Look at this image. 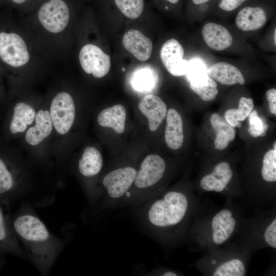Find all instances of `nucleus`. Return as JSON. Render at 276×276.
<instances>
[{
  "label": "nucleus",
  "instance_id": "nucleus-1",
  "mask_svg": "<svg viewBox=\"0 0 276 276\" xmlns=\"http://www.w3.org/2000/svg\"><path fill=\"white\" fill-rule=\"evenodd\" d=\"M193 195L180 190H171L136 208L139 219L157 240L174 243L185 235L192 215Z\"/></svg>",
  "mask_w": 276,
  "mask_h": 276
},
{
  "label": "nucleus",
  "instance_id": "nucleus-2",
  "mask_svg": "<svg viewBox=\"0 0 276 276\" xmlns=\"http://www.w3.org/2000/svg\"><path fill=\"white\" fill-rule=\"evenodd\" d=\"M11 222L27 255L42 273H47L61 249L60 240L31 213H19L11 218Z\"/></svg>",
  "mask_w": 276,
  "mask_h": 276
},
{
  "label": "nucleus",
  "instance_id": "nucleus-3",
  "mask_svg": "<svg viewBox=\"0 0 276 276\" xmlns=\"http://www.w3.org/2000/svg\"><path fill=\"white\" fill-rule=\"evenodd\" d=\"M166 170L165 160L157 154H150L141 163L135 180L120 206L136 208L160 192L157 185Z\"/></svg>",
  "mask_w": 276,
  "mask_h": 276
},
{
  "label": "nucleus",
  "instance_id": "nucleus-4",
  "mask_svg": "<svg viewBox=\"0 0 276 276\" xmlns=\"http://www.w3.org/2000/svg\"><path fill=\"white\" fill-rule=\"evenodd\" d=\"M137 170L134 167H120L109 171L103 178L102 197L104 206L120 205L132 186Z\"/></svg>",
  "mask_w": 276,
  "mask_h": 276
},
{
  "label": "nucleus",
  "instance_id": "nucleus-5",
  "mask_svg": "<svg viewBox=\"0 0 276 276\" xmlns=\"http://www.w3.org/2000/svg\"><path fill=\"white\" fill-rule=\"evenodd\" d=\"M238 218L233 209L224 208L211 218L207 235L213 245L223 244L233 235L237 227Z\"/></svg>",
  "mask_w": 276,
  "mask_h": 276
},
{
  "label": "nucleus",
  "instance_id": "nucleus-6",
  "mask_svg": "<svg viewBox=\"0 0 276 276\" xmlns=\"http://www.w3.org/2000/svg\"><path fill=\"white\" fill-rule=\"evenodd\" d=\"M50 112L56 131L62 135L67 133L75 117V104L72 96L64 91L58 93L52 100Z\"/></svg>",
  "mask_w": 276,
  "mask_h": 276
},
{
  "label": "nucleus",
  "instance_id": "nucleus-7",
  "mask_svg": "<svg viewBox=\"0 0 276 276\" xmlns=\"http://www.w3.org/2000/svg\"><path fill=\"white\" fill-rule=\"evenodd\" d=\"M192 90L204 101L214 100L218 93L217 84L207 73L205 65L201 62H188L186 74Z\"/></svg>",
  "mask_w": 276,
  "mask_h": 276
},
{
  "label": "nucleus",
  "instance_id": "nucleus-8",
  "mask_svg": "<svg viewBox=\"0 0 276 276\" xmlns=\"http://www.w3.org/2000/svg\"><path fill=\"white\" fill-rule=\"evenodd\" d=\"M38 18L47 31L58 33L63 31L68 23V8L62 0H50L39 9Z\"/></svg>",
  "mask_w": 276,
  "mask_h": 276
},
{
  "label": "nucleus",
  "instance_id": "nucleus-9",
  "mask_svg": "<svg viewBox=\"0 0 276 276\" xmlns=\"http://www.w3.org/2000/svg\"><path fill=\"white\" fill-rule=\"evenodd\" d=\"M0 57L6 63L16 67L26 64L30 55L20 36L14 33L1 32Z\"/></svg>",
  "mask_w": 276,
  "mask_h": 276
},
{
  "label": "nucleus",
  "instance_id": "nucleus-10",
  "mask_svg": "<svg viewBox=\"0 0 276 276\" xmlns=\"http://www.w3.org/2000/svg\"><path fill=\"white\" fill-rule=\"evenodd\" d=\"M6 254L26 255L12 225L9 202L0 199V258Z\"/></svg>",
  "mask_w": 276,
  "mask_h": 276
},
{
  "label": "nucleus",
  "instance_id": "nucleus-11",
  "mask_svg": "<svg viewBox=\"0 0 276 276\" xmlns=\"http://www.w3.org/2000/svg\"><path fill=\"white\" fill-rule=\"evenodd\" d=\"M79 61L84 71L97 78L106 76L111 66L110 56L93 44H87L82 48Z\"/></svg>",
  "mask_w": 276,
  "mask_h": 276
},
{
  "label": "nucleus",
  "instance_id": "nucleus-12",
  "mask_svg": "<svg viewBox=\"0 0 276 276\" xmlns=\"http://www.w3.org/2000/svg\"><path fill=\"white\" fill-rule=\"evenodd\" d=\"M184 49L177 40L171 38L163 45L160 57L162 62L170 74L179 77L186 75L188 62L183 59Z\"/></svg>",
  "mask_w": 276,
  "mask_h": 276
},
{
  "label": "nucleus",
  "instance_id": "nucleus-13",
  "mask_svg": "<svg viewBox=\"0 0 276 276\" xmlns=\"http://www.w3.org/2000/svg\"><path fill=\"white\" fill-rule=\"evenodd\" d=\"M233 176V172L229 164L226 162L218 164L213 171L200 180V186L206 192L221 193L227 188Z\"/></svg>",
  "mask_w": 276,
  "mask_h": 276
},
{
  "label": "nucleus",
  "instance_id": "nucleus-14",
  "mask_svg": "<svg viewBox=\"0 0 276 276\" xmlns=\"http://www.w3.org/2000/svg\"><path fill=\"white\" fill-rule=\"evenodd\" d=\"M139 109L148 120L150 131H154L164 120L167 112V106L158 96L148 94L139 103Z\"/></svg>",
  "mask_w": 276,
  "mask_h": 276
},
{
  "label": "nucleus",
  "instance_id": "nucleus-15",
  "mask_svg": "<svg viewBox=\"0 0 276 276\" xmlns=\"http://www.w3.org/2000/svg\"><path fill=\"white\" fill-rule=\"evenodd\" d=\"M124 48L141 61L148 60L151 55L153 45L150 38L140 31L131 29L122 38Z\"/></svg>",
  "mask_w": 276,
  "mask_h": 276
},
{
  "label": "nucleus",
  "instance_id": "nucleus-16",
  "mask_svg": "<svg viewBox=\"0 0 276 276\" xmlns=\"http://www.w3.org/2000/svg\"><path fill=\"white\" fill-rule=\"evenodd\" d=\"M202 35L207 45L217 51L229 48L233 42L232 36L228 30L214 22L205 24L202 29Z\"/></svg>",
  "mask_w": 276,
  "mask_h": 276
},
{
  "label": "nucleus",
  "instance_id": "nucleus-17",
  "mask_svg": "<svg viewBox=\"0 0 276 276\" xmlns=\"http://www.w3.org/2000/svg\"><path fill=\"white\" fill-rule=\"evenodd\" d=\"M207 73L214 80L223 85H243L245 82L243 74L237 67L225 62L212 64L207 69Z\"/></svg>",
  "mask_w": 276,
  "mask_h": 276
},
{
  "label": "nucleus",
  "instance_id": "nucleus-18",
  "mask_svg": "<svg viewBox=\"0 0 276 276\" xmlns=\"http://www.w3.org/2000/svg\"><path fill=\"white\" fill-rule=\"evenodd\" d=\"M267 17L265 10L260 7H246L242 9L236 17L237 27L243 31H252L262 28Z\"/></svg>",
  "mask_w": 276,
  "mask_h": 276
},
{
  "label": "nucleus",
  "instance_id": "nucleus-19",
  "mask_svg": "<svg viewBox=\"0 0 276 276\" xmlns=\"http://www.w3.org/2000/svg\"><path fill=\"white\" fill-rule=\"evenodd\" d=\"M165 139L171 149L180 148L183 142V121L180 114L174 109L170 108L167 112Z\"/></svg>",
  "mask_w": 276,
  "mask_h": 276
},
{
  "label": "nucleus",
  "instance_id": "nucleus-20",
  "mask_svg": "<svg viewBox=\"0 0 276 276\" xmlns=\"http://www.w3.org/2000/svg\"><path fill=\"white\" fill-rule=\"evenodd\" d=\"M52 129L50 111L40 110L36 114L35 126L30 127L26 133V141L30 145H37L50 135Z\"/></svg>",
  "mask_w": 276,
  "mask_h": 276
},
{
  "label": "nucleus",
  "instance_id": "nucleus-21",
  "mask_svg": "<svg viewBox=\"0 0 276 276\" xmlns=\"http://www.w3.org/2000/svg\"><path fill=\"white\" fill-rule=\"evenodd\" d=\"M36 116L34 109L24 102H18L13 107L9 124L10 133H23L33 123Z\"/></svg>",
  "mask_w": 276,
  "mask_h": 276
},
{
  "label": "nucleus",
  "instance_id": "nucleus-22",
  "mask_svg": "<svg viewBox=\"0 0 276 276\" xmlns=\"http://www.w3.org/2000/svg\"><path fill=\"white\" fill-rule=\"evenodd\" d=\"M126 117V111L124 106L117 104L101 111L97 121L101 126L111 128L117 133L122 134L125 130Z\"/></svg>",
  "mask_w": 276,
  "mask_h": 276
},
{
  "label": "nucleus",
  "instance_id": "nucleus-23",
  "mask_svg": "<svg viewBox=\"0 0 276 276\" xmlns=\"http://www.w3.org/2000/svg\"><path fill=\"white\" fill-rule=\"evenodd\" d=\"M11 167L0 154V199L9 202L17 196L16 178Z\"/></svg>",
  "mask_w": 276,
  "mask_h": 276
},
{
  "label": "nucleus",
  "instance_id": "nucleus-24",
  "mask_svg": "<svg viewBox=\"0 0 276 276\" xmlns=\"http://www.w3.org/2000/svg\"><path fill=\"white\" fill-rule=\"evenodd\" d=\"M102 166L103 158L100 152L94 147H87L79 160L80 174L86 178L93 177L101 172Z\"/></svg>",
  "mask_w": 276,
  "mask_h": 276
},
{
  "label": "nucleus",
  "instance_id": "nucleus-25",
  "mask_svg": "<svg viewBox=\"0 0 276 276\" xmlns=\"http://www.w3.org/2000/svg\"><path fill=\"white\" fill-rule=\"evenodd\" d=\"M210 122L216 133L215 147L216 149L223 150L227 147L231 141L235 139V128L218 113H213L211 116Z\"/></svg>",
  "mask_w": 276,
  "mask_h": 276
},
{
  "label": "nucleus",
  "instance_id": "nucleus-26",
  "mask_svg": "<svg viewBox=\"0 0 276 276\" xmlns=\"http://www.w3.org/2000/svg\"><path fill=\"white\" fill-rule=\"evenodd\" d=\"M213 266L211 272L213 276H244L246 274L245 263L241 258H229Z\"/></svg>",
  "mask_w": 276,
  "mask_h": 276
},
{
  "label": "nucleus",
  "instance_id": "nucleus-27",
  "mask_svg": "<svg viewBox=\"0 0 276 276\" xmlns=\"http://www.w3.org/2000/svg\"><path fill=\"white\" fill-rule=\"evenodd\" d=\"M254 108V101L251 98L241 97L238 109H229L224 114V119L233 127H240V122L244 121Z\"/></svg>",
  "mask_w": 276,
  "mask_h": 276
},
{
  "label": "nucleus",
  "instance_id": "nucleus-28",
  "mask_svg": "<svg viewBox=\"0 0 276 276\" xmlns=\"http://www.w3.org/2000/svg\"><path fill=\"white\" fill-rule=\"evenodd\" d=\"M157 76L155 72L149 67H143L135 71L131 78L133 88L139 91L151 90L157 82Z\"/></svg>",
  "mask_w": 276,
  "mask_h": 276
},
{
  "label": "nucleus",
  "instance_id": "nucleus-29",
  "mask_svg": "<svg viewBox=\"0 0 276 276\" xmlns=\"http://www.w3.org/2000/svg\"><path fill=\"white\" fill-rule=\"evenodd\" d=\"M119 11L126 17L137 18L144 8V0H113Z\"/></svg>",
  "mask_w": 276,
  "mask_h": 276
},
{
  "label": "nucleus",
  "instance_id": "nucleus-30",
  "mask_svg": "<svg viewBox=\"0 0 276 276\" xmlns=\"http://www.w3.org/2000/svg\"><path fill=\"white\" fill-rule=\"evenodd\" d=\"M262 179L267 182L276 181V149L268 151L264 155L261 171Z\"/></svg>",
  "mask_w": 276,
  "mask_h": 276
},
{
  "label": "nucleus",
  "instance_id": "nucleus-31",
  "mask_svg": "<svg viewBox=\"0 0 276 276\" xmlns=\"http://www.w3.org/2000/svg\"><path fill=\"white\" fill-rule=\"evenodd\" d=\"M248 117L249 134L254 137L265 135L268 125L258 116L257 111L252 110Z\"/></svg>",
  "mask_w": 276,
  "mask_h": 276
},
{
  "label": "nucleus",
  "instance_id": "nucleus-32",
  "mask_svg": "<svg viewBox=\"0 0 276 276\" xmlns=\"http://www.w3.org/2000/svg\"><path fill=\"white\" fill-rule=\"evenodd\" d=\"M262 237L265 244L273 249L276 248V218L273 217L266 225Z\"/></svg>",
  "mask_w": 276,
  "mask_h": 276
},
{
  "label": "nucleus",
  "instance_id": "nucleus-33",
  "mask_svg": "<svg viewBox=\"0 0 276 276\" xmlns=\"http://www.w3.org/2000/svg\"><path fill=\"white\" fill-rule=\"evenodd\" d=\"M246 0H220L218 6L225 11H232L241 6Z\"/></svg>",
  "mask_w": 276,
  "mask_h": 276
},
{
  "label": "nucleus",
  "instance_id": "nucleus-34",
  "mask_svg": "<svg viewBox=\"0 0 276 276\" xmlns=\"http://www.w3.org/2000/svg\"><path fill=\"white\" fill-rule=\"evenodd\" d=\"M266 99L268 102V106L271 113L276 114V89L272 88L266 92Z\"/></svg>",
  "mask_w": 276,
  "mask_h": 276
},
{
  "label": "nucleus",
  "instance_id": "nucleus-35",
  "mask_svg": "<svg viewBox=\"0 0 276 276\" xmlns=\"http://www.w3.org/2000/svg\"><path fill=\"white\" fill-rule=\"evenodd\" d=\"M152 274L163 276H177L179 275L178 272L170 269L156 270V272H153Z\"/></svg>",
  "mask_w": 276,
  "mask_h": 276
},
{
  "label": "nucleus",
  "instance_id": "nucleus-36",
  "mask_svg": "<svg viewBox=\"0 0 276 276\" xmlns=\"http://www.w3.org/2000/svg\"><path fill=\"white\" fill-rule=\"evenodd\" d=\"M210 0H192L193 3L195 5H200L209 2Z\"/></svg>",
  "mask_w": 276,
  "mask_h": 276
},
{
  "label": "nucleus",
  "instance_id": "nucleus-37",
  "mask_svg": "<svg viewBox=\"0 0 276 276\" xmlns=\"http://www.w3.org/2000/svg\"><path fill=\"white\" fill-rule=\"evenodd\" d=\"M14 3L16 4H22L24 3L26 0H12Z\"/></svg>",
  "mask_w": 276,
  "mask_h": 276
},
{
  "label": "nucleus",
  "instance_id": "nucleus-38",
  "mask_svg": "<svg viewBox=\"0 0 276 276\" xmlns=\"http://www.w3.org/2000/svg\"><path fill=\"white\" fill-rule=\"evenodd\" d=\"M166 1H167L168 2L172 4H176L178 3L179 1V0H166Z\"/></svg>",
  "mask_w": 276,
  "mask_h": 276
},
{
  "label": "nucleus",
  "instance_id": "nucleus-39",
  "mask_svg": "<svg viewBox=\"0 0 276 276\" xmlns=\"http://www.w3.org/2000/svg\"><path fill=\"white\" fill-rule=\"evenodd\" d=\"M275 36H276V30H275V29H274V35H273V39H274V44L275 45L276 44V39H275Z\"/></svg>",
  "mask_w": 276,
  "mask_h": 276
}]
</instances>
